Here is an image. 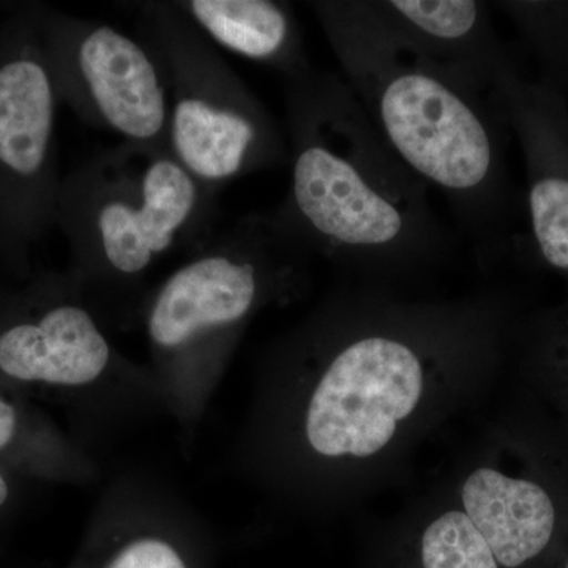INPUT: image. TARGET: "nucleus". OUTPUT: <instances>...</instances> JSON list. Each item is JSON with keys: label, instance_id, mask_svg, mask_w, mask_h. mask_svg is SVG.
<instances>
[{"label": "nucleus", "instance_id": "20e7f679", "mask_svg": "<svg viewBox=\"0 0 568 568\" xmlns=\"http://www.w3.org/2000/svg\"><path fill=\"white\" fill-rule=\"evenodd\" d=\"M140 36L159 52L171 91L168 149L219 190L290 163L286 133L175 2L138 6Z\"/></svg>", "mask_w": 568, "mask_h": 568}, {"label": "nucleus", "instance_id": "9d476101", "mask_svg": "<svg viewBox=\"0 0 568 568\" xmlns=\"http://www.w3.org/2000/svg\"><path fill=\"white\" fill-rule=\"evenodd\" d=\"M381 18L417 51L491 91L506 65L480 0H372Z\"/></svg>", "mask_w": 568, "mask_h": 568}, {"label": "nucleus", "instance_id": "f03ea898", "mask_svg": "<svg viewBox=\"0 0 568 568\" xmlns=\"http://www.w3.org/2000/svg\"><path fill=\"white\" fill-rule=\"evenodd\" d=\"M308 6L376 132L417 178L446 197L474 246L488 248L504 183L487 92L407 43L372 0Z\"/></svg>", "mask_w": 568, "mask_h": 568}, {"label": "nucleus", "instance_id": "f8f14e48", "mask_svg": "<svg viewBox=\"0 0 568 568\" xmlns=\"http://www.w3.org/2000/svg\"><path fill=\"white\" fill-rule=\"evenodd\" d=\"M463 504L500 566H523L551 540L555 506L548 493L532 481L480 469L467 478Z\"/></svg>", "mask_w": 568, "mask_h": 568}, {"label": "nucleus", "instance_id": "9b49d317", "mask_svg": "<svg viewBox=\"0 0 568 568\" xmlns=\"http://www.w3.org/2000/svg\"><path fill=\"white\" fill-rule=\"evenodd\" d=\"M193 24L224 50L276 71L284 82L313 70L293 6L280 0H182Z\"/></svg>", "mask_w": 568, "mask_h": 568}, {"label": "nucleus", "instance_id": "f257e3e1", "mask_svg": "<svg viewBox=\"0 0 568 568\" xmlns=\"http://www.w3.org/2000/svg\"><path fill=\"white\" fill-rule=\"evenodd\" d=\"M291 179L268 211L305 252L366 268L432 263L455 248L429 186L376 132L349 85L313 69L284 82Z\"/></svg>", "mask_w": 568, "mask_h": 568}, {"label": "nucleus", "instance_id": "ddd939ff", "mask_svg": "<svg viewBox=\"0 0 568 568\" xmlns=\"http://www.w3.org/2000/svg\"><path fill=\"white\" fill-rule=\"evenodd\" d=\"M530 222L541 256L568 272V174L541 170L529 192Z\"/></svg>", "mask_w": 568, "mask_h": 568}, {"label": "nucleus", "instance_id": "6e6552de", "mask_svg": "<svg viewBox=\"0 0 568 568\" xmlns=\"http://www.w3.org/2000/svg\"><path fill=\"white\" fill-rule=\"evenodd\" d=\"M422 388L424 369L413 347L379 332L358 336L317 384L306 417L310 444L325 457H372L416 409Z\"/></svg>", "mask_w": 568, "mask_h": 568}, {"label": "nucleus", "instance_id": "4468645a", "mask_svg": "<svg viewBox=\"0 0 568 568\" xmlns=\"http://www.w3.org/2000/svg\"><path fill=\"white\" fill-rule=\"evenodd\" d=\"M425 568H497L485 538L462 511H448L425 530Z\"/></svg>", "mask_w": 568, "mask_h": 568}, {"label": "nucleus", "instance_id": "f3484780", "mask_svg": "<svg viewBox=\"0 0 568 568\" xmlns=\"http://www.w3.org/2000/svg\"><path fill=\"white\" fill-rule=\"evenodd\" d=\"M7 497H9V487H7L6 480L0 476V506L6 503Z\"/></svg>", "mask_w": 568, "mask_h": 568}, {"label": "nucleus", "instance_id": "0eeeda50", "mask_svg": "<svg viewBox=\"0 0 568 568\" xmlns=\"http://www.w3.org/2000/svg\"><path fill=\"white\" fill-rule=\"evenodd\" d=\"M308 256L276 226L271 213H245L197 246L160 287L148 316L153 345L178 353L227 334Z\"/></svg>", "mask_w": 568, "mask_h": 568}, {"label": "nucleus", "instance_id": "2eb2a0df", "mask_svg": "<svg viewBox=\"0 0 568 568\" xmlns=\"http://www.w3.org/2000/svg\"><path fill=\"white\" fill-rule=\"evenodd\" d=\"M108 568H185V564L166 541L144 538L123 549Z\"/></svg>", "mask_w": 568, "mask_h": 568}, {"label": "nucleus", "instance_id": "1a4fd4ad", "mask_svg": "<svg viewBox=\"0 0 568 568\" xmlns=\"http://www.w3.org/2000/svg\"><path fill=\"white\" fill-rule=\"evenodd\" d=\"M0 328V369L20 381L84 386L102 376L111 347L88 310L54 297Z\"/></svg>", "mask_w": 568, "mask_h": 568}, {"label": "nucleus", "instance_id": "423d86ee", "mask_svg": "<svg viewBox=\"0 0 568 568\" xmlns=\"http://www.w3.org/2000/svg\"><path fill=\"white\" fill-rule=\"evenodd\" d=\"M59 100L125 144L168 149L171 91L159 52L106 22L33 3Z\"/></svg>", "mask_w": 568, "mask_h": 568}, {"label": "nucleus", "instance_id": "39448f33", "mask_svg": "<svg viewBox=\"0 0 568 568\" xmlns=\"http://www.w3.org/2000/svg\"><path fill=\"white\" fill-rule=\"evenodd\" d=\"M58 89L33 3L0 21V264L26 272L58 215Z\"/></svg>", "mask_w": 568, "mask_h": 568}, {"label": "nucleus", "instance_id": "7ed1b4c3", "mask_svg": "<svg viewBox=\"0 0 568 568\" xmlns=\"http://www.w3.org/2000/svg\"><path fill=\"white\" fill-rule=\"evenodd\" d=\"M216 194L170 149L121 142L63 175L55 226L85 275L133 282L160 257L211 237Z\"/></svg>", "mask_w": 568, "mask_h": 568}, {"label": "nucleus", "instance_id": "a211bd4d", "mask_svg": "<svg viewBox=\"0 0 568 568\" xmlns=\"http://www.w3.org/2000/svg\"><path fill=\"white\" fill-rule=\"evenodd\" d=\"M567 568H568V566H567Z\"/></svg>", "mask_w": 568, "mask_h": 568}, {"label": "nucleus", "instance_id": "dca6fc26", "mask_svg": "<svg viewBox=\"0 0 568 568\" xmlns=\"http://www.w3.org/2000/svg\"><path fill=\"white\" fill-rule=\"evenodd\" d=\"M17 428V413L9 403L0 398V450L10 443Z\"/></svg>", "mask_w": 568, "mask_h": 568}]
</instances>
